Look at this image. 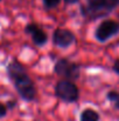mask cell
<instances>
[{"label":"cell","mask_w":119,"mask_h":121,"mask_svg":"<svg viewBox=\"0 0 119 121\" xmlns=\"http://www.w3.org/2000/svg\"><path fill=\"white\" fill-rule=\"evenodd\" d=\"M6 113H7V108H6V106L2 105V104H0V118L5 117Z\"/></svg>","instance_id":"obj_12"},{"label":"cell","mask_w":119,"mask_h":121,"mask_svg":"<svg viewBox=\"0 0 119 121\" xmlns=\"http://www.w3.org/2000/svg\"><path fill=\"white\" fill-rule=\"evenodd\" d=\"M67 4H74V2H76L77 0H64Z\"/></svg>","instance_id":"obj_14"},{"label":"cell","mask_w":119,"mask_h":121,"mask_svg":"<svg viewBox=\"0 0 119 121\" xmlns=\"http://www.w3.org/2000/svg\"><path fill=\"white\" fill-rule=\"evenodd\" d=\"M56 94L64 101H75L78 98V91L76 86L70 81H60L56 86Z\"/></svg>","instance_id":"obj_3"},{"label":"cell","mask_w":119,"mask_h":121,"mask_svg":"<svg viewBox=\"0 0 119 121\" xmlns=\"http://www.w3.org/2000/svg\"><path fill=\"white\" fill-rule=\"evenodd\" d=\"M115 71L119 74V61H117V62L115 64Z\"/></svg>","instance_id":"obj_13"},{"label":"cell","mask_w":119,"mask_h":121,"mask_svg":"<svg viewBox=\"0 0 119 121\" xmlns=\"http://www.w3.org/2000/svg\"><path fill=\"white\" fill-rule=\"evenodd\" d=\"M9 78L14 81L19 94L25 100H33L35 96V87L32 80L19 62H12L8 66Z\"/></svg>","instance_id":"obj_1"},{"label":"cell","mask_w":119,"mask_h":121,"mask_svg":"<svg viewBox=\"0 0 119 121\" xmlns=\"http://www.w3.org/2000/svg\"><path fill=\"white\" fill-rule=\"evenodd\" d=\"M99 115L93 109H85L81 114V121H98Z\"/></svg>","instance_id":"obj_8"},{"label":"cell","mask_w":119,"mask_h":121,"mask_svg":"<svg viewBox=\"0 0 119 121\" xmlns=\"http://www.w3.org/2000/svg\"><path fill=\"white\" fill-rule=\"evenodd\" d=\"M107 98H109V100H111L115 104L116 108H119V94L117 92H110L107 94Z\"/></svg>","instance_id":"obj_9"},{"label":"cell","mask_w":119,"mask_h":121,"mask_svg":"<svg viewBox=\"0 0 119 121\" xmlns=\"http://www.w3.org/2000/svg\"><path fill=\"white\" fill-rule=\"evenodd\" d=\"M119 31V25L116 21H112V20H106V21H103L97 31H96V37L99 41H105L107 40L109 38L113 37L115 34H117Z\"/></svg>","instance_id":"obj_5"},{"label":"cell","mask_w":119,"mask_h":121,"mask_svg":"<svg viewBox=\"0 0 119 121\" xmlns=\"http://www.w3.org/2000/svg\"><path fill=\"white\" fill-rule=\"evenodd\" d=\"M111 9L105 0H88L86 6L83 7V13L89 18H99L107 14Z\"/></svg>","instance_id":"obj_2"},{"label":"cell","mask_w":119,"mask_h":121,"mask_svg":"<svg viewBox=\"0 0 119 121\" xmlns=\"http://www.w3.org/2000/svg\"><path fill=\"white\" fill-rule=\"evenodd\" d=\"M55 72L64 78L68 79H77L79 75V68L77 65L74 62H70L67 59H61L56 66H55Z\"/></svg>","instance_id":"obj_4"},{"label":"cell","mask_w":119,"mask_h":121,"mask_svg":"<svg viewBox=\"0 0 119 121\" xmlns=\"http://www.w3.org/2000/svg\"><path fill=\"white\" fill-rule=\"evenodd\" d=\"M26 32L32 35V39H33V41H34L36 45L41 46V45L46 43L47 35H46V33H44L41 28H39L36 25H28V26L26 27Z\"/></svg>","instance_id":"obj_7"},{"label":"cell","mask_w":119,"mask_h":121,"mask_svg":"<svg viewBox=\"0 0 119 121\" xmlns=\"http://www.w3.org/2000/svg\"><path fill=\"white\" fill-rule=\"evenodd\" d=\"M105 1H106V4H107L111 8H113L115 6L119 5V0H105Z\"/></svg>","instance_id":"obj_11"},{"label":"cell","mask_w":119,"mask_h":121,"mask_svg":"<svg viewBox=\"0 0 119 121\" xmlns=\"http://www.w3.org/2000/svg\"><path fill=\"white\" fill-rule=\"evenodd\" d=\"M43 2L47 8H51V7H55L60 2V0H43Z\"/></svg>","instance_id":"obj_10"},{"label":"cell","mask_w":119,"mask_h":121,"mask_svg":"<svg viewBox=\"0 0 119 121\" xmlns=\"http://www.w3.org/2000/svg\"><path fill=\"white\" fill-rule=\"evenodd\" d=\"M74 34L68 30H57L54 33V42L60 47H67L74 42Z\"/></svg>","instance_id":"obj_6"}]
</instances>
